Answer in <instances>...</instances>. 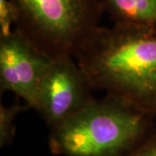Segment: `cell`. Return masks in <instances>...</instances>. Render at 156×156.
Wrapping results in <instances>:
<instances>
[{"label":"cell","mask_w":156,"mask_h":156,"mask_svg":"<svg viewBox=\"0 0 156 156\" xmlns=\"http://www.w3.org/2000/svg\"><path fill=\"white\" fill-rule=\"evenodd\" d=\"M93 89L156 116V34L136 26H99L74 56Z\"/></svg>","instance_id":"1"},{"label":"cell","mask_w":156,"mask_h":156,"mask_svg":"<svg viewBox=\"0 0 156 156\" xmlns=\"http://www.w3.org/2000/svg\"><path fill=\"white\" fill-rule=\"evenodd\" d=\"M17 21V11L11 0H0V37L13 31L12 26Z\"/></svg>","instance_id":"8"},{"label":"cell","mask_w":156,"mask_h":156,"mask_svg":"<svg viewBox=\"0 0 156 156\" xmlns=\"http://www.w3.org/2000/svg\"><path fill=\"white\" fill-rule=\"evenodd\" d=\"M130 156H156V136L147 140Z\"/></svg>","instance_id":"9"},{"label":"cell","mask_w":156,"mask_h":156,"mask_svg":"<svg viewBox=\"0 0 156 156\" xmlns=\"http://www.w3.org/2000/svg\"><path fill=\"white\" fill-rule=\"evenodd\" d=\"M52 58L16 29L0 37L1 92H12L35 108L39 87Z\"/></svg>","instance_id":"5"},{"label":"cell","mask_w":156,"mask_h":156,"mask_svg":"<svg viewBox=\"0 0 156 156\" xmlns=\"http://www.w3.org/2000/svg\"><path fill=\"white\" fill-rule=\"evenodd\" d=\"M22 107L18 103L11 106H0V146L10 145L15 136L16 128L14 121Z\"/></svg>","instance_id":"7"},{"label":"cell","mask_w":156,"mask_h":156,"mask_svg":"<svg viewBox=\"0 0 156 156\" xmlns=\"http://www.w3.org/2000/svg\"><path fill=\"white\" fill-rule=\"evenodd\" d=\"M148 118L107 95L52 128L50 149L63 156H122L144 135Z\"/></svg>","instance_id":"2"},{"label":"cell","mask_w":156,"mask_h":156,"mask_svg":"<svg viewBox=\"0 0 156 156\" xmlns=\"http://www.w3.org/2000/svg\"><path fill=\"white\" fill-rule=\"evenodd\" d=\"M74 56L53 57L39 87L35 108L51 128L95 100Z\"/></svg>","instance_id":"4"},{"label":"cell","mask_w":156,"mask_h":156,"mask_svg":"<svg viewBox=\"0 0 156 156\" xmlns=\"http://www.w3.org/2000/svg\"><path fill=\"white\" fill-rule=\"evenodd\" d=\"M115 23L136 26L156 34V0H101Z\"/></svg>","instance_id":"6"},{"label":"cell","mask_w":156,"mask_h":156,"mask_svg":"<svg viewBox=\"0 0 156 156\" xmlns=\"http://www.w3.org/2000/svg\"><path fill=\"white\" fill-rule=\"evenodd\" d=\"M17 11L15 29L51 57L75 56L100 26L101 0H11Z\"/></svg>","instance_id":"3"}]
</instances>
